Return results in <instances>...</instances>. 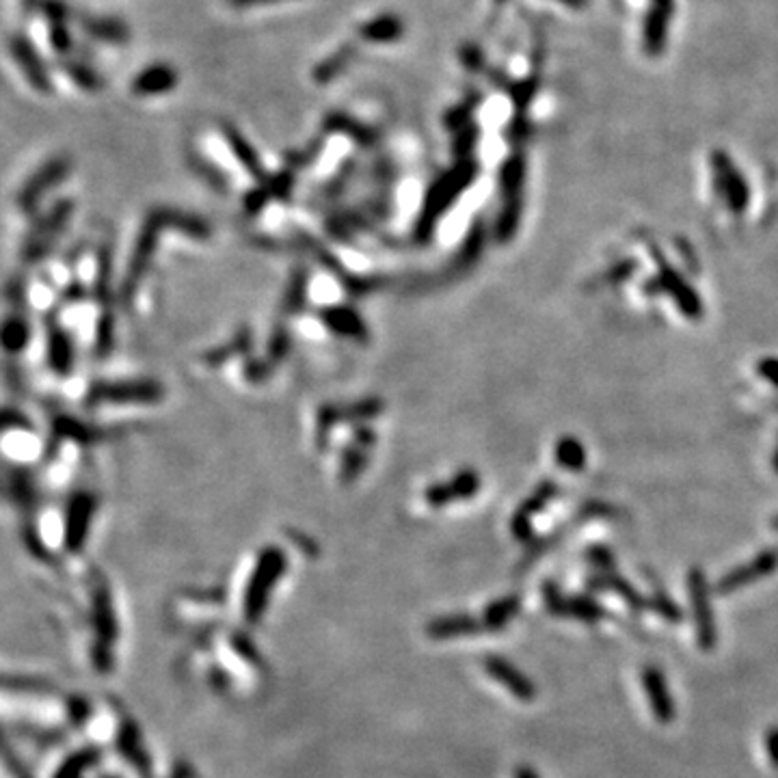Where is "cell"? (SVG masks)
<instances>
[{
  "mask_svg": "<svg viewBox=\"0 0 778 778\" xmlns=\"http://www.w3.org/2000/svg\"><path fill=\"white\" fill-rule=\"evenodd\" d=\"M169 225L182 227V230L191 232V234H197V236H206L208 234L206 223L195 219V217H189V214H180V212H173V210H154L150 217H147L143 232L139 236L137 249H134V253H132V260H130V266H128V277H126V284H124V297L126 299H130L132 292L137 290L139 281H141V277L145 273V268H147V264H150V258H152V253H154L158 234L163 232L165 227H169Z\"/></svg>",
  "mask_w": 778,
  "mask_h": 778,
  "instance_id": "6da1fadb",
  "label": "cell"
},
{
  "mask_svg": "<svg viewBox=\"0 0 778 778\" xmlns=\"http://www.w3.org/2000/svg\"><path fill=\"white\" fill-rule=\"evenodd\" d=\"M478 176V165L472 158H461V163L446 171L444 176L437 178L435 184L428 191L424 199V208L418 219V227H415V234L422 240H428V236L433 234L435 223L439 221L441 214H444L456 199L461 197V193L472 184Z\"/></svg>",
  "mask_w": 778,
  "mask_h": 778,
  "instance_id": "7a4b0ae2",
  "label": "cell"
},
{
  "mask_svg": "<svg viewBox=\"0 0 778 778\" xmlns=\"http://www.w3.org/2000/svg\"><path fill=\"white\" fill-rule=\"evenodd\" d=\"M284 571H286L284 552L275 547H268L258 560L256 571L251 575L247 595H245V616L249 623H256L262 619L268 597H271V590L279 582L281 575H284Z\"/></svg>",
  "mask_w": 778,
  "mask_h": 778,
  "instance_id": "3957f363",
  "label": "cell"
},
{
  "mask_svg": "<svg viewBox=\"0 0 778 778\" xmlns=\"http://www.w3.org/2000/svg\"><path fill=\"white\" fill-rule=\"evenodd\" d=\"M74 212V201L72 199H59L55 206H52L42 219L37 221V227L31 232L29 240H26L24 247V260L26 262H42L52 247L57 245L59 236L67 227L72 219Z\"/></svg>",
  "mask_w": 778,
  "mask_h": 778,
  "instance_id": "277c9868",
  "label": "cell"
},
{
  "mask_svg": "<svg viewBox=\"0 0 778 778\" xmlns=\"http://www.w3.org/2000/svg\"><path fill=\"white\" fill-rule=\"evenodd\" d=\"M93 627H96V645H93V664L106 673L113 662V645L117 638V621L109 588L98 586L93 595Z\"/></svg>",
  "mask_w": 778,
  "mask_h": 778,
  "instance_id": "5b68a950",
  "label": "cell"
},
{
  "mask_svg": "<svg viewBox=\"0 0 778 778\" xmlns=\"http://www.w3.org/2000/svg\"><path fill=\"white\" fill-rule=\"evenodd\" d=\"M163 398V387L154 381H124V383H96L85 402L89 407L98 405H145Z\"/></svg>",
  "mask_w": 778,
  "mask_h": 778,
  "instance_id": "8992f818",
  "label": "cell"
},
{
  "mask_svg": "<svg viewBox=\"0 0 778 778\" xmlns=\"http://www.w3.org/2000/svg\"><path fill=\"white\" fill-rule=\"evenodd\" d=\"M72 171V160L67 156H55L46 160V163L39 167L33 176L22 184V189L18 193V208L26 214H31L37 210V206L42 204V199L57 186L70 176Z\"/></svg>",
  "mask_w": 778,
  "mask_h": 778,
  "instance_id": "52a82bcc",
  "label": "cell"
},
{
  "mask_svg": "<svg viewBox=\"0 0 778 778\" xmlns=\"http://www.w3.org/2000/svg\"><path fill=\"white\" fill-rule=\"evenodd\" d=\"M653 256H655V262L660 264V273H657V277L647 286V290L649 292L662 290V292L670 294V297L677 301L679 310L688 318H701L703 316V303L699 297H696L694 288L683 281V277L675 271V268L662 258L660 251L653 249Z\"/></svg>",
  "mask_w": 778,
  "mask_h": 778,
  "instance_id": "ba28073f",
  "label": "cell"
},
{
  "mask_svg": "<svg viewBox=\"0 0 778 778\" xmlns=\"http://www.w3.org/2000/svg\"><path fill=\"white\" fill-rule=\"evenodd\" d=\"M688 586H690V599H692V610L696 621V638H699L701 649L712 651L716 647L718 632H716V621L712 610V597H709L707 580L701 569L690 571Z\"/></svg>",
  "mask_w": 778,
  "mask_h": 778,
  "instance_id": "9c48e42d",
  "label": "cell"
},
{
  "mask_svg": "<svg viewBox=\"0 0 778 778\" xmlns=\"http://www.w3.org/2000/svg\"><path fill=\"white\" fill-rule=\"evenodd\" d=\"M9 52H11L13 61L20 65L24 78L29 80V85L37 93H44V96L52 93V89L55 87H52L48 65L42 59V55H39L37 46L31 42L29 37H26L24 33H13L9 37Z\"/></svg>",
  "mask_w": 778,
  "mask_h": 778,
  "instance_id": "30bf717a",
  "label": "cell"
},
{
  "mask_svg": "<svg viewBox=\"0 0 778 778\" xmlns=\"http://www.w3.org/2000/svg\"><path fill=\"white\" fill-rule=\"evenodd\" d=\"M712 167H714V182H716L718 195L727 201L731 212L742 214L748 206L750 191L740 169L733 165L729 154H724L720 150L712 154Z\"/></svg>",
  "mask_w": 778,
  "mask_h": 778,
  "instance_id": "8fae6325",
  "label": "cell"
},
{
  "mask_svg": "<svg viewBox=\"0 0 778 778\" xmlns=\"http://www.w3.org/2000/svg\"><path fill=\"white\" fill-rule=\"evenodd\" d=\"M98 508V500L91 493H76L67 504L65 513V547L70 552H78L85 545L87 534L91 528L93 513Z\"/></svg>",
  "mask_w": 778,
  "mask_h": 778,
  "instance_id": "7c38bea8",
  "label": "cell"
},
{
  "mask_svg": "<svg viewBox=\"0 0 778 778\" xmlns=\"http://www.w3.org/2000/svg\"><path fill=\"white\" fill-rule=\"evenodd\" d=\"M485 670L493 681H498L500 686H504L508 692H511L517 701L530 703L536 699V686L534 683L521 673L517 666H513L508 660L500 655H489L485 660Z\"/></svg>",
  "mask_w": 778,
  "mask_h": 778,
  "instance_id": "4fadbf2b",
  "label": "cell"
},
{
  "mask_svg": "<svg viewBox=\"0 0 778 778\" xmlns=\"http://www.w3.org/2000/svg\"><path fill=\"white\" fill-rule=\"evenodd\" d=\"M778 567V549H768V552L759 554L744 567L733 569L729 575H724L718 584V593H735L746 584H753L761 578H766Z\"/></svg>",
  "mask_w": 778,
  "mask_h": 778,
  "instance_id": "5bb4252c",
  "label": "cell"
},
{
  "mask_svg": "<svg viewBox=\"0 0 778 778\" xmlns=\"http://www.w3.org/2000/svg\"><path fill=\"white\" fill-rule=\"evenodd\" d=\"M642 686H645L647 701L651 705L653 716L662 724L673 722L677 716V709H675V701H673V696H670L668 683L662 675V670L655 668V666H647L645 670H642Z\"/></svg>",
  "mask_w": 778,
  "mask_h": 778,
  "instance_id": "9a60e30c",
  "label": "cell"
},
{
  "mask_svg": "<svg viewBox=\"0 0 778 778\" xmlns=\"http://www.w3.org/2000/svg\"><path fill=\"white\" fill-rule=\"evenodd\" d=\"M675 11V0H651L645 20V50L649 57H660L666 46L668 22Z\"/></svg>",
  "mask_w": 778,
  "mask_h": 778,
  "instance_id": "2e32d148",
  "label": "cell"
},
{
  "mask_svg": "<svg viewBox=\"0 0 778 778\" xmlns=\"http://www.w3.org/2000/svg\"><path fill=\"white\" fill-rule=\"evenodd\" d=\"M78 24L91 39L111 46H124L130 42V26L115 16H93V13H83L78 16Z\"/></svg>",
  "mask_w": 778,
  "mask_h": 778,
  "instance_id": "e0dca14e",
  "label": "cell"
},
{
  "mask_svg": "<svg viewBox=\"0 0 778 778\" xmlns=\"http://www.w3.org/2000/svg\"><path fill=\"white\" fill-rule=\"evenodd\" d=\"M178 72L167 63H154L145 67L141 74L134 76L132 91L137 96H163V93L176 89Z\"/></svg>",
  "mask_w": 778,
  "mask_h": 778,
  "instance_id": "ac0fdd59",
  "label": "cell"
},
{
  "mask_svg": "<svg viewBox=\"0 0 778 778\" xmlns=\"http://www.w3.org/2000/svg\"><path fill=\"white\" fill-rule=\"evenodd\" d=\"M359 35L370 44H392L405 35V22H402L400 16H394V13H383V16L361 24Z\"/></svg>",
  "mask_w": 778,
  "mask_h": 778,
  "instance_id": "d6986e66",
  "label": "cell"
},
{
  "mask_svg": "<svg viewBox=\"0 0 778 778\" xmlns=\"http://www.w3.org/2000/svg\"><path fill=\"white\" fill-rule=\"evenodd\" d=\"M547 606L560 616H573V619L582 621H597L601 616H606V612H603L597 603L586 599H567L554 588H547Z\"/></svg>",
  "mask_w": 778,
  "mask_h": 778,
  "instance_id": "ffe728a7",
  "label": "cell"
},
{
  "mask_svg": "<svg viewBox=\"0 0 778 778\" xmlns=\"http://www.w3.org/2000/svg\"><path fill=\"white\" fill-rule=\"evenodd\" d=\"M48 364L59 377H67L74 368L72 340L61 327H50L48 331Z\"/></svg>",
  "mask_w": 778,
  "mask_h": 778,
  "instance_id": "44dd1931",
  "label": "cell"
},
{
  "mask_svg": "<svg viewBox=\"0 0 778 778\" xmlns=\"http://www.w3.org/2000/svg\"><path fill=\"white\" fill-rule=\"evenodd\" d=\"M478 476L474 472H463L456 476L452 482H448V485L444 487H435L426 493V500L428 504L433 506H441V504H448L452 500H461V498H469V495H474L478 491Z\"/></svg>",
  "mask_w": 778,
  "mask_h": 778,
  "instance_id": "7402d4cb",
  "label": "cell"
},
{
  "mask_svg": "<svg viewBox=\"0 0 778 778\" xmlns=\"http://www.w3.org/2000/svg\"><path fill=\"white\" fill-rule=\"evenodd\" d=\"M355 57H357V46L355 44L340 46L338 50L331 52L329 57H325L323 61L316 65L314 80H316V83H320V85L331 83V80L342 76L348 70V67L353 65Z\"/></svg>",
  "mask_w": 778,
  "mask_h": 778,
  "instance_id": "603a6c76",
  "label": "cell"
},
{
  "mask_svg": "<svg viewBox=\"0 0 778 778\" xmlns=\"http://www.w3.org/2000/svg\"><path fill=\"white\" fill-rule=\"evenodd\" d=\"M480 629H485V625L474 621L472 616L465 614H452L444 616V619H437L431 625H428V636L437 638V640H446V638H459L467 634H476Z\"/></svg>",
  "mask_w": 778,
  "mask_h": 778,
  "instance_id": "cb8c5ba5",
  "label": "cell"
},
{
  "mask_svg": "<svg viewBox=\"0 0 778 778\" xmlns=\"http://www.w3.org/2000/svg\"><path fill=\"white\" fill-rule=\"evenodd\" d=\"M61 70L67 78H72L74 83L89 93H96L104 87V78L96 72V67L87 63L85 59H76V57H61L59 61Z\"/></svg>",
  "mask_w": 778,
  "mask_h": 778,
  "instance_id": "d4e9b609",
  "label": "cell"
},
{
  "mask_svg": "<svg viewBox=\"0 0 778 778\" xmlns=\"http://www.w3.org/2000/svg\"><path fill=\"white\" fill-rule=\"evenodd\" d=\"M523 180H526V158L523 154H515L500 169V184L506 201L521 199Z\"/></svg>",
  "mask_w": 778,
  "mask_h": 778,
  "instance_id": "484cf974",
  "label": "cell"
},
{
  "mask_svg": "<svg viewBox=\"0 0 778 778\" xmlns=\"http://www.w3.org/2000/svg\"><path fill=\"white\" fill-rule=\"evenodd\" d=\"M29 338V325H26L20 316H11L0 323V346H3L7 353H22L26 344H29Z\"/></svg>",
  "mask_w": 778,
  "mask_h": 778,
  "instance_id": "4316f807",
  "label": "cell"
},
{
  "mask_svg": "<svg viewBox=\"0 0 778 778\" xmlns=\"http://www.w3.org/2000/svg\"><path fill=\"white\" fill-rule=\"evenodd\" d=\"M223 132H225V139H227V143H230L236 158L247 167V171L251 173V176L262 178L264 169H262L260 158L256 156V152H253V147L245 141L243 134H240L234 126H223Z\"/></svg>",
  "mask_w": 778,
  "mask_h": 778,
  "instance_id": "83f0119b",
  "label": "cell"
},
{
  "mask_svg": "<svg viewBox=\"0 0 778 778\" xmlns=\"http://www.w3.org/2000/svg\"><path fill=\"white\" fill-rule=\"evenodd\" d=\"M552 495H556V485H552V482H545V485L539 491H536L534 498L528 500V504L521 508V511L515 517V523H513L517 536H521V539H528V536H530V526H528L530 517L534 513H539L541 508L545 506V502L552 498Z\"/></svg>",
  "mask_w": 778,
  "mask_h": 778,
  "instance_id": "f1b7e54d",
  "label": "cell"
},
{
  "mask_svg": "<svg viewBox=\"0 0 778 778\" xmlns=\"http://www.w3.org/2000/svg\"><path fill=\"white\" fill-rule=\"evenodd\" d=\"M55 433L59 437H70V439L78 441V444H93V441H100L106 437L102 428L89 426V424L74 420V418H57L55 420Z\"/></svg>",
  "mask_w": 778,
  "mask_h": 778,
  "instance_id": "f546056e",
  "label": "cell"
},
{
  "mask_svg": "<svg viewBox=\"0 0 778 778\" xmlns=\"http://www.w3.org/2000/svg\"><path fill=\"white\" fill-rule=\"evenodd\" d=\"M119 750L128 757L134 768L141 770L145 776L150 774V761H147L145 750L141 746V737L139 731L132 727V724H126L122 735H119Z\"/></svg>",
  "mask_w": 778,
  "mask_h": 778,
  "instance_id": "4dcf8cb0",
  "label": "cell"
},
{
  "mask_svg": "<svg viewBox=\"0 0 778 778\" xmlns=\"http://www.w3.org/2000/svg\"><path fill=\"white\" fill-rule=\"evenodd\" d=\"M323 316L325 323L331 325L333 331L348 335V338H364L366 335V325L361 323V318L351 310L338 307V310H325Z\"/></svg>",
  "mask_w": 778,
  "mask_h": 778,
  "instance_id": "1f68e13d",
  "label": "cell"
},
{
  "mask_svg": "<svg viewBox=\"0 0 778 778\" xmlns=\"http://www.w3.org/2000/svg\"><path fill=\"white\" fill-rule=\"evenodd\" d=\"M327 128L335 130V132H344L348 134V137H353V141L361 143V145H372L374 141H377V132H374L372 128L359 124L357 119L353 117H346V115H333L327 119Z\"/></svg>",
  "mask_w": 778,
  "mask_h": 778,
  "instance_id": "d6a6232c",
  "label": "cell"
},
{
  "mask_svg": "<svg viewBox=\"0 0 778 778\" xmlns=\"http://www.w3.org/2000/svg\"><path fill=\"white\" fill-rule=\"evenodd\" d=\"M595 586H603V588L612 590V593H616L619 597H623V599L629 603V606L636 608V610L645 608V601H642V597L636 593V590H634L632 586H629V584L621 578V575L612 573L610 569H608V571H606V569L601 571V575L595 580Z\"/></svg>",
  "mask_w": 778,
  "mask_h": 778,
  "instance_id": "836d02e7",
  "label": "cell"
},
{
  "mask_svg": "<svg viewBox=\"0 0 778 778\" xmlns=\"http://www.w3.org/2000/svg\"><path fill=\"white\" fill-rule=\"evenodd\" d=\"M517 610H519V597H506V599L495 601L493 606L487 608L482 625H485V629H500L513 619Z\"/></svg>",
  "mask_w": 778,
  "mask_h": 778,
  "instance_id": "e575fe53",
  "label": "cell"
},
{
  "mask_svg": "<svg viewBox=\"0 0 778 778\" xmlns=\"http://www.w3.org/2000/svg\"><path fill=\"white\" fill-rule=\"evenodd\" d=\"M556 456L560 465L573 469V472H580L586 463V452L578 439H562L556 448Z\"/></svg>",
  "mask_w": 778,
  "mask_h": 778,
  "instance_id": "d590c367",
  "label": "cell"
},
{
  "mask_svg": "<svg viewBox=\"0 0 778 778\" xmlns=\"http://www.w3.org/2000/svg\"><path fill=\"white\" fill-rule=\"evenodd\" d=\"M70 20H61V22H48V39L50 46L55 48L61 57L72 55L74 50V37L70 33V26H67Z\"/></svg>",
  "mask_w": 778,
  "mask_h": 778,
  "instance_id": "8d00e7d4",
  "label": "cell"
},
{
  "mask_svg": "<svg viewBox=\"0 0 778 778\" xmlns=\"http://www.w3.org/2000/svg\"><path fill=\"white\" fill-rule=\"evenodd\" d=\"M96 759H98L96 750H83V753H78L76 757H72L65 763V766L59 770L57 778H78L87 768H91L93 763H96Z\"/></svg>",
  "mask_w": 778,
  "mask_h": 778,
  "instance_id": "74e56055",
  "label": "cell"
},
{
  "mask_svg": "<svg viewBox=\"0 0 778 778\" xmlns=\"http://www.w3.org/2000/svg\"><path fill=\"white\" fill-rule=\"evenodd\" d=\"M476 143H478V128L474 124H467L465 128H461L459 139L454 141V152L459 154V158H469Z\"/></svg>",
  "mask_w": 778,
  "mask_h": 778,
  "instance_id": "f35d334b",
  "label": "cell"
},
{
  "mask_svg": "<svg viewBox=\"0 0 778 778\" xmlns=\"http://www.w3.org/2000/svg\"><path fill=\"white\" fill-rule=\"evenodd\" d=\"M476 104H478V96H474L469 102H463L461 106H456V109H452L448 113L446 126L448 128H465L469 124V117H472V113L476 109Z\"/></svg>",
  "mask_w": 778,
  "mask_h": 778,
  "instance_id": "ab89813d",
  "label": "cell"
},
{
  "mask_svg": "<svg viewBox=\"0 0 778 778\" xmlns=\"http://www.w3.org/2000/svg\"><path fill=\"white\" fill-rule=\"evenodd\" d=\"M39 11H42V16L46 18V24L70 20V16H72V9H70V5L65 3V0H44V5Z\"/></svg>",
  "mask_w": 778,
  "mask_h": 778,
  "instance_id": "60d3db41",
  "label": "cell"
},
{
  "mask_svg": "<svg viewBox=\"0 0 778 778\" xmlns=\"http://www.w3.org/2000/svg\"><path fill=\"white\" fill-rule=\"evenodd\" d=\"M11 428H26V431H29L31 422L24 413L16 409H0V433L11 431Z\"/></svg>",
  "mask_w": 778,
  "mask_h": 778,
  "instance_id": "b9f144b4",
  "label": "cell"
},
{
  "mask_svg": "<svg viewBox=\"0 0 778 778\" xmlns=\"http://www.w3.org/2000/svg\"><path fill=\"white\" fill-rule=\"evenodd\" d=\"M113 348V318L104 314L98 327V355H109Z\"/></svg>",
  "mask_w": 778,
  "mask_h": 778,
  "instance_id": "7bdbcfd3",
  "label": "cell"
},
{
  "mask_svg": "<svg viewBox=\"0 0 778 778\" xmlns=\"http://www.w3.org/2000/svg\"><path fill=\"white\" fill-rule=\"evenodd\" d=\"M757 372L761 374L763 379L770 381L774 387H778V359H774V357L761 359L757 364Z\"/></svg>",
  "mask_w": 778,
  "mask_h": 778,
  "instance_id": "ee69618b",
  "label": "cell"
},
{
  "mask_svg": "<svg viewBox=\"0 0 778 778\" xmlns=\"http://www.w3.org/2000/svg\"><path fill=\"white\" fill-rule=\"evenodd\" d=\"M463 63L469 67V70H478V67L485 65V59H482L480 50L478 48H465L463 55H461Z\"/></svg>",
  "mask_w": 778,
  "mask_h": 778,
  "instance_id": "f6af8a7d",
  "label": "cell"
},
{
  "mask_svg": "<svg viewBox=\"0 0 778 778\" xmlns=\"http://www.w3.org/2000/svg\"><path fill=\"white\" fill-rule=\"evenodd\" d=\"M766 750H768V757L772 761V766L778 768V729H772L766 735Z\"/></svg>",
  "mask_w": 778,
  "mask_h": 778,
  "instance_id": "bcb514c9",
  "label": "cell"
},
{
  "mask_svg": "<svg viewBox=\"0 0 778 778\" xmlns=\"http://www.w3.org/2000/svg\"><path fill=\"white\" fill-rule=\"evenodd\" d=\"M230 3L238 9H249V7H258V5H271L279 3V0H230Z\"/></svg>",
  "mask_w": 778,
  "mask_h": 778,
  "instance_id": "7dc6e473",
  "label": "cell"
},
{
  "mask_svg": "<svg viewBox=\"0 0 778 778\" xmlns=\"http://www.w3.org/2000/svg\"><path fill=\"white\" fill-rule=\"evenodd\" d=\"M20 5H22V11L26 13V16H33L35 11L42 9L44 0H20Z\"/></svg>",
  "mask_w": 778,
  "mask_h": 778,
  "instance_id": "c3c4849f",
  "label": "cell"
},
{
  "mask_svg": "<svg viewBox=\"0 0 778 778\" xmlns=\"http://www.w3.org/2000/svg\"><path fill=\"white\" fill-rule=\"evenodd\" d=\"M513 778H539V774H536V772H534L532 768H528V766H519V768H515Z\"/></svg>",
  "mask_w": 778,
  "mask_h": 778,
  "instance_id": "681fc988",
  "label": "cell"
},
{
  "mask_svg": "<svg viewBox=\"0 0 778 778\" xmlns=\"http://www.w3.org/2000/svg\"><path fill=\"white\" fill-rule=\"evenodd\" d=\"M558 3L567 5V7H571V9H584L588 0H558Z\"/></svg>",
  "mask_w": 778,
  "mask_h": 778,
  "instance_id": "f907efd6",
  "label": "cell"
},
{
  "mask_svg": "<svg viewBox=\"0 0 778 778\" xmlns=\"http://www.w3.org/2000/svg\"><path fill=\"white\" fill-rule=\"evenodd\" d=\"M171 778H189V770H186V768H180V770H178V774H176V776H171Z\"/></svg>",
  "mask_w": 778,
  "mask_h": 778,
  "instance_id": "816d5d0a",
  "label": "cell"
},
{
  "mask_svg": "<svg viewBox=\"0 0 778 778\" xmlns=\"http://www.w3.org/2000/svg\"><path fill=\"white\" fill-rule=\"evenodd\" d=\"M774 469L778 472V452H776V456H774Z\"/></svg>",
  "mask_w": 778,
  "mask_h": 778,
  "instance_id": "f5cc1de1",
  "label": "cell"
},
{
  "mask_svg": "<svg viewBox=\"0 0 778 778\" xmlns=\"http://www.w3.org/2000/svg\"><path fill=\"white\" fill-rule=\"evenodd\" d=\"M506 3V0H495V5H504Z\"/></svg>",
  "mask_w": 778,
  "mask_h": 778,
  "instance_id": "db71d44e",
  "label": "cell"
},
{
  "mask_svg": "<svg viewBox=\"0 0 778 778\" xmlns=\"http://www.w3.org/2000/svg\"><path fill=\"white\" fill-rule=\"evenodd\" d=\"M774 526H776V528H778V517H776V521H774Z\"/></svg>",
  "mask_w": 778,
  "mask_h": 778,
  "instance_id": "11a10c76",
  "label": "cell"
}]
</instances>
